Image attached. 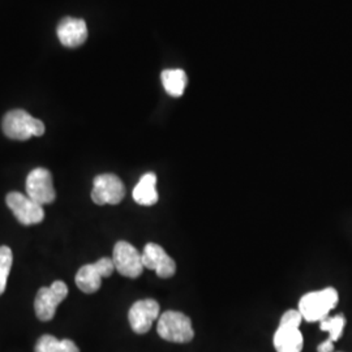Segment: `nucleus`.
I'll use <instances>...</instances> for the list:
<instances>
[{"mask_svg": "<svg viewBox=\"0 0 352 352\" xmlns=\"http://www.w3.org/2000/svg\"><path fill=\"white\" fill-rule=\"evenodd\" d=\"M58 37L65 47L75 49L85 43L88 38V28L84 20L65 17L58 25Z\"/></svg>", "mask_w": 352, "mask_h": 352, "instance_id": "13", "label": "nucleus"}, {"mask_svg": "<svg viewBox=\"0 0 352 352\" xmlns=\"http://www.w3.org/2000/svg\"><path fill=\"white\" fill-rule=\"evenodd\" d=\"M115 270L126 278H139L144 272L142 254L128 241H118L113 247Z\"/></svg>", "mask_w": 352, "mask_h": 352, "instance_id": "6", "label": "nucleus"}, {"mask_svg": "<svg viewBox=\"0 0 352 352\" xmlns=\"http://www.w3.org/2000/svg\"><path fill=\"white\" fill-rule=\"evenodd\" d=\"M3 132L8 139L25 141L32 136H42L46 131L43 122L24 110H12L3 119Z\"/></svg>", "mask_w": 352, "mask_h": 352, "instance_id": "3", "label": "nucleus"}, {"mask_svg": "<svg viewBox=\"0 0 352 352\" xmlns=\"http://www.w3.org/2000/svg\"><path fill=\"white\" fill-rule=\"evenodd\" d=\"M161 316V307L154 299H144L135 302L129 312L128 320L136 334H145L151 330L154 321Z\"/></svg>", "mask_w": 352, "mask_h": 352, "instance_id": "11", "label": "nucleus"}, {"mask_svg": "<svg viewBox=\"0 0 352 352\" xmlns=\"http://www.w3.org/2000/svg\"><path fill=\"white\" fill-rule=\"evenodd\" d=\"M338 300V292L333 287L312 291L300 299L299 312L307 322H321L337 307Z\"/></svg>", "mask_w": 352, "mask_h": 352, "instance_id": "1", "label": "nucleus"}, {"mask_svg": "<svg viewBox=\"0 0 352 352\" xmlns=\"http://www.w3.org/2000/svg\"><path fill=\"white\" fill-rule=\"evenodd\" d=\"M13 254L10 247H0V295L6 291L7 280L12 267Z\"/></svg>", "mask_w": 352, "mask_h": 352, "instance_id": "18", "label": "nucleus"}, {"mask_svg": "<svg viewBox=\"0 0 352 352\" xmlns=\"http://www.w3.org/2000/svg\"><path fill=\"white\" fill-rule=\"evenodd\" d=\"M161 78L164 90L171 97H182L184 94L188 78L183 69H164Z\"/></svg>", "mask_w": 352, "mask_h": 352, "instance_id": "15", "label": "nucleus"}, {"mask_svg": "<svg viewBox=\"0 0 352 352\" xmlns=\"http://www.w3.org/2000/svg\"><path fill=\"white\" fill-rule=\"evenodd\" d=\"M346 325V318L343 315L333 316V317H327L325 320H322L320 322V329L322 331L329 333V338L327 340L331 342H337L340 340L343 329Z\"/></svg>", "mask_w": 352, "mask_h": 352, "instance_id": "17", "label": "nucleus"}, {"mask_svg": "<svg viewBox=\"0 0 352 352\" xmlns=\"http://www.w3.org/2000/svg\"><path fill=\"white\" fill-rule=\"evenodd\" d=\"M126 196L124 183L119 176L102 174L96 176L91 200L97 205H118Z\"/></svg>", "mask_w": 352, "mask_h": 352, "instance_id": "7", "label": "nucleus"}, {"mask_svg": "<svg viewBox=\"0 0 352 352\" xmlns=\"http://www.w3.org/2000/svg\"><path fill=\"white\" fill-rule=\"evenodd\" d=\"M142 254V264L145 269L154 270L155 274L160 278L174 277L176 273V264L173 257L167 254V252L160 244L148 243L141 252Z\"/></svg>", "mask_w": 352, "mask_h": 352, "instance_id": "12", "label": "nucleus"}, {"mask_svg": "<svg viewBox=\"0 0 352 352\" xmlns=\"http://www.w3.org/2000/svg\"><path fill=\"white\" fill-rule=\"evenodd\" d=\"M333 350H334V342H331L330 340L320 343L318 347H317V351L318 352H333Z\"/></svg>", "mask_w": 352, "mask_h": 352, "instance_id": "19", "label": "nucleus"}, {"mask_svg": "<svg viewBox=\"0 0 352 352\" xmlns=\"http://www.w3.org/2000/svg\"><path fill=\"white\" fill-rule=\"evenodd\" d=\"M157 333L162 340L173 343H188L195 337L190 318L176 311H167L160 316Z\"/></svg>", "mask_w": 352, "mask_h": 352, "instance_id": "4", "label": "nucleus"}, {"mask_svg": "<svg viewBox=\"0 0 352 352\" xmlns=\"http://www.w3.org/2000/svg\"><path fill=\"white\" fill-rule=\"evenodd\" d=\"M6 202L7 206L12 210L13 215L17 218V221L24 226L38 225L45 218L43 206L20 192L8 193Z\"/></svg>", "mask_w": 352, "mask_h": 352, "instance_id": "9", "label": "nucleus"}, {"mask_svg": "<svg viewBox=\"0 0 352 352\" xmlns=\"http://www.w3.org/2000/svg\"><path fill=\"white\" fill-rule=\"evenodd\" d=\"M68 295V287L63 280H55L50 287L38 289L34 300V311L41 321H50L54 318L56 308Z\"/></svg>", "mask_w": 352, "mask_h": 352, "instance_id": "8", "label": "nucleus"}, {"mask_svg": "<svg viewBox=\"0 0 352 352\" xmlns=\"http://www.w3.org/2000/svg\"><path fill=\"white\" fill-rule=\"evenodd\" d=\"M302 321L299 309H289L283 314L274 334V347L277 352H302L304 340L299 329Z\"/></svg>", "mask_w": 352, "mask_h": 352, "instance_id": "2", "label": "nucleus"}, {"mask_svg": "<svg viewBox=\"0 0 352 352\" xmlns=\"http://www.w3.org/2000/svg\"><path fill=\"white\" fill-rule=\"evenodd\" d=\"M36 352H80L71 340H56L54 336H42L36 344Z\"/></svg>", "mask_w": 352, "mask_h": 352, "instance_id": "16", "label": "nucleus"}, {"mask_svg": "<svg viewBox=\"0 0 352 352\" xmlns=\"http://www.w3.org/2000/svg\"><path fill=\"white\" fill-rule=\"evenodd\" d=\"M115 270L113 258L102 257L93 264L84 265L76 274V286L85 294H94L101 289L102 278L110 277Z\"/></svg>", "mask_w": 352, "mask_h": 352, "instance_id": "5", "label": "nucleus"}, {"mask_svg": "<svg viewBox=\"0 0 352 352\" xmlns=\"http://www.w3.org/2000/svg\"><path fill=\"white\" fill-rule=\"evenodd\" d=\"M133 200L141 206H153L158 202L157 192V175L154 173H148L141 176L139 183L132 192Z\"/></svg>", "mask_w": 352, "mask_h": 352, "instance_id": "14", "label": "nucleus"}, {"mask_svg": "<svg viewBox=\"0 0 352 352\" xmlns=\"http://www.w3.org/2000/svg\"><path fill=\"white\" fill-rule=\"evenodd\" d=\"M26 195L39 205L52 204L56 199V192L52 184V175L47 168L37 167L26 177Z\"/></svg>", "mask_w": 352, "mask_h": 352, "instance_id": "10", "label": "nucleus"}]
</instances>
